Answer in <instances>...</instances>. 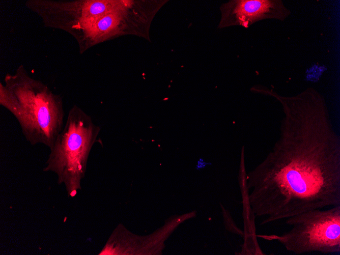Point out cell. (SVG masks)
Wrapping results in <instances>:
<instances>
[{
    "label": "cell",
    "mask_w": 340,
    "mask_h": 255,
    "mask_svg": "<svg viewBox=\"0 0 340 255\" xmlns=\"http://www.w3.org/2000/svg\"><path fill=\"white\" fill-rule=\"evenodd\" d=\"M280 134L264 160L246 174L250 207L260 225L340 205V137L325 99L308 88L284 96Z\"/></svg>",
    "instance_id": "cell-1"
},
{
    "label": "cell",
    "mask_w": 340,
    "mask_h": 255,
    "mask_svg": "<svg viewBox=\"0 0 340 255\" xmlns=\"http://www.w3.org/2000/svg\"><path fill=\"white\" fill-rule=\"evenodd\" d=\"M0 83V104L16 119L26 140L49 149L65 124L61 97L32 77L23 66Z\"/></svg>",
    "instance_id": "cell-2"
},
{
    "label": "cell",
    "mask_w": 340,
    "mask_h": 255,
    "mask_svg": "<svg viewBox=\"0 0 340 255\" xmlns=\"http://www.w3.org/2000/svg\"><path fill=\"white\" fill-rule=\"evenodd\" d=\"M100 130L91 117L74 105L50 149L43 170L55 174L58 184L64 185L69 197L75 196L81 188L89 156Z\"/></svg>",
    "instance_id": "cell-3"
},
{
    "label": "cell",
    "mask_w": 340,
    "mask_h": 255,
    "mask_svg": "<svg viewBox=\"0 0 340 255\" xmlns=\"http://www.w3.org/2000/svg\"><path fill=\"white\" fill-rule=\"evenodd\" d=\"M292 228L280 235H256L276 241L296 254L340 253V205L308 210L286 219Z\"/></svg>",
    "instance_id": "cell-4"
},
{
    "label": "cell",
    "mask_w": 340,
    "mask_h": 255,
    "mask_svg": "<svg viewBox=\"0 0 340 255\" xmlns=\"http://www.w3.org/2000/svg\"><path fill=\"white\" fill-rule=\"evenodd\" d=\"M159 9L155 1H127L121 7L83 21L71 35L77 40L80 52L124 34L149 38L150 23Z\"/></svg>",
    "instance_id": "cell-5"
},
{
    "label": "cell",
    "mask_w": 340,
    "mask_h": 255,
    "mask_svg": "<svg viewBox=\"0 0 340 255\" xmlns=\"http://www.w3.org/2000/svg\"><path fill=\"white\" fill-rule=\"evenodd\" d=\"M218 28L234 25L248 28L264 19L285 20L291 11L281 0H231L220 7Z\"/></svg>",
    "instance_id": "cell-6"
},
{
    "label": "cell",
    "mask_w": 340,
    "mask_h": 255,
    "mask_svg": "<svg viewBox=\"0 0 340 255\" xmlns=\"http://www.w3.org/2000/svg\"><path fill=\"white\" fill-rule=\"evenodd\" d=\"M220 207L222 210L223 222L226 230L243 237L244 232L237 226L229 211L225 209L221 204Z\"/></svg>",
    "instance_id": "cell-7"
}]
</instances>
